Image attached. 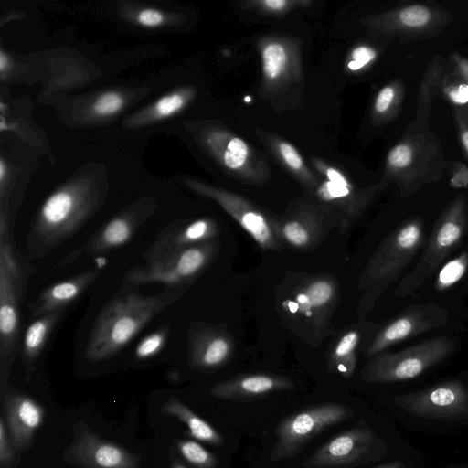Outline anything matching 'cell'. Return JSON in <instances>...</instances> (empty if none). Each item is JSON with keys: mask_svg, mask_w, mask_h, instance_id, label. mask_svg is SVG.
I'll return each instance as SVG.
<instances>
[{"mask_svg": "<svg viewBox=\"0 0 468 468\" xmlns=\"http://www.w3.org/2000/svg\"><path fill=\"white\" fill-rule=\"evenodd\" d=\"M178 295L172 291L151 296L133 290L120 291L94 321L84 351L85 358L99 362L115 356Z\"/></svg>", "mask_w": 468, "mask_h": 468, "instance_id": "6da1fadb", "label": "cell"}, {"mask_svg": "<svg viewBox=\"0 0 468 468\" xmlns=\"http://www.w3.org/2000/svg\"><path fill=\"white\" fill-rule=\"evenodd\" d=\"M97 199L87 186H63L48 197L28 231L31 252L44 254L77 233L95 211Z\"/></svg>", "mask_w": 468, "mask_h": 468, "instance_id": "7a4b0ae2", "label": "cell"}, {"mask_svg": "<svg viewBox=\"0 0 468 468\" xmlns=\"http://www.w3.org/2000/svg\"><path fill=\"white\" fill-rule=\"evenodd\" d=\"M455 342L435 336L403 350L372 356L361 370V378L372 384L406 381L415 378L449 356Z\"/></svg>", "mask_w": 468, "mask_h": 468, "instance_id": "3957f363", "label": "cell"}, {"mask_svg": "<svg viewBox=\"0 0 468 468\" xmlns=\"http://www.w3.org/2000/svg\"><path fill=\"white\" fill-rule=\"evenodd\" d=\"M353 408L341 403H321L307 407L281 420L275 428L276 441L271 461H285L299 454L316 436L350 419Z\"/></svg>", "mask_w": 468, "mask_h": 468, "instance_id": "277c9868", "label": "cell"}, {"mask_svg": "<svg viewBox=\"0 0 468 468\" xmlns=\"http://www.w3.org/2000/svg\"><path fill=\"white\" fill-rule=\"evenodd\" d=\"M424 239V227L415 219L396 229L368 261L361 283L380 293L410 264Z\"/></svg>", "mask_w": 468, "mask_h": 468, "instance_id": "5b68a950", "label": "cell"}, {"mask_svg": "<svg viewBox=\"0 0 468 468\" xmlns=\"http://www.w3.org/2000/svg\"><path fill=\"white\" fill-rule=\"evenodd\" d=\"M217 244L209 240L146 261L128 270L123 277L131 285L161 283L177 289L197 277L207 266L216 252Z\"/></svg>", "mask_w": 468, "mask_h": 468, "instance_id": "8992f818", "label": "cell"}, {"mask_svg": "<svg viewBox=\"0 0 468 468\" xmlns=\"http://www.w3.org/2000/svg\"><path fill=\"white\" fill-rule=\"evenodd\" d=\"M466 229L467 219L461 207L448 211L433 228L422 256L399 284L396 295L405 297L417 291L460 243Z\"/></svg>", "mask_w": 468, "mask_h": 468, "instance_id": "52a82bcc", "label": "cell"}, {"mask_svg": "<svg viewBox=\"0 0 468 468\" xmlns=\"http://www.w3.org/2000/svg\"><path fill=\"white\" fill-rule=\"evenodd\" d=\"M185 185L200 196L217 202L264 250H277L282 244L277 221L245 198L194 179Z\"/></svg>", "mask_w": 468, "mask_h": 468, "instance_id": "ba28073f", "label": "cell"}, {"mask_svg": "<svg viewBox=\"0 0 468 468\" xmlns=\"http://www.w3.org/2000/svg\"><path fill=\"white\" fill-rule=\"evenodd\" d=\"M393 400L409 413L423 418L453 420L468 417V387L458 380L399 395Z\"/></svg>", "mask_w": 468, "mask_h": 468, "instance_id": "9c48e42d", "label": "cell"}, {"mask_svg": "<svg viewBox=\"0 0 468 468\" xmlns=\"http://www.w3.org/2000/svg\"><path fill=\"white\" fill-rule=\"evenodd\" d=\"M378 436L367 424L336 434L311 455L303 466L305 468H340L361 464L376 445Z\"/></svg>", "mask_w": 468, "mask_h": 468, "instance_id": "30bf717a", "label": "cell"}, {"mask_svg": "<svg viewBox=\"0 0 468 468\" xmlns=\"http://www.w3.org/2000/svg\"><path fill=\"white\" fill-rule=\"evenodd\" d=\"M74 431L65 452L67 462L80 468H140L136 454L101 439L84 423L76 425Z\"/></svg>", "mask_w": 468, "mask_h": 468, "instance_id": "8fae6325", "label": "cell"}, {"mask_svg": "<svg viewBox=\"0 0 468 468\" xmlns=\"http://www.w3.org/2000/svg\"><path fill=\"white\" fill-rule=\"evenodd\" d=\"M447 311L434 303L409 307L374 337L366 355L375 356L388 346L407 338L446 324Z\"/></svg>", "mask_w": 468, "mask_h": 468, "instance_id": "7c38bea8", "label": "cell"}, {"mask_svg": "<svg viewBox=\"0 0 468 468\" xmlns=\"http://www.w3.org/2000/svg\"><path fill=\"white\" fill-rule=\"evenodd\" d=\"M25 284L16 281L0 266V361L10 369L20 335V309Z\"/></svg>", "mask_w": 468, "mask_h": 468, "instance_id": "4fadbf2b", "label": "cell"}, {"mask_svg": "<svg viewBox=\"0 0 468 468\" xmlns=\"http://www.w3.org/2000/svg\"><path fill=\"white\" fill-rule=\"evenodd\" d=\"M291 378L271 373L244 374L214 384L210 394L218 399L231 401H248L271 394L292 390Z\"/></svg>", "mask_w": 468, "mask_h": 468, "instance_id": "5bb4252c", "label": "cell"}, {"mask_svg": "<svg viewBox=\"0 0 468 468\" xmlns=\"http://www.w3.org/2000/svg\"><path fill=\"white\" fill-rule=\"evenodd\" d=\"M218 233L215 220L209 218H198L188 223L167 227L154 243L144 252V258L150 261L186 248L212 240Z\"/></svg>", "mask_w": 468, "mask_h": 468, "instance_id": "9a60e30c", "label": "cell"}, {"mask_svg": "<svg viewBox=\"0 0 468 468\" xmlns=\"http://www.w3.org/2000/svg\"><path fill=\"white\" fill-rule=\"evenodd\" d=\"M6 428L15 449L21 450L31 441L44 420L45 410L31 398L8 393L4 400Z\"/></svg>", "mask_w": 468, "mask_h": 468, "instance_id": "2e32d148", "label": "cell"}, {"mask_svg": "<svg viewBox=\"0 0 468 468\" xmlns=\"http://www.w3.org/2000/svg\"><path fill=\"white\" fill-rule=\"evenodd\" d=\"M232 350V340L227 334L211 328L202 329L193 333L189 339V364L198 370H215L229 361Z\"/></svg>", "mask_w": 468, "mask_h": 468, "instance_id": "e0dca14e", "label": "cell"}, {"mask_svg": "<svg viewBox=\"0 0 468 468\" xmlns=\"http://www.w3.org/2000/svg\"><path fill=\"white\" fill-rule=\"evenodd\" d=\"M100 272L94 268L48 286L30 305L31 317L64 310L95 282Z\"/></svg>", "mask_w": 468, "mask_h": 468, "instance_id": "ac0fdd59", "label": "cell"}, {"mask_svg": "<svg viewBox=\"0 0 468 468\" xmlns=\"http://www.w3.org/2000/svg\"><path fill=\"white\" fill-rule=\"evenodd\" d=\"M144 217L138 212L127 210L111 218L80 250L90 254H101L124 246L133 237Z\"/></svg>", "mask_w": 468, "mask_h": 468, "instance_id": "d6986e66", "label": "cell"}, {"mask_svg": "<svg viewBox=\"0 0 468 468\" xmlns=\"http://www.w3.org/2000/svg\"><path fill=\"white\" fill-rule=\"evenodd\" d=\"M335 296V286L327 278H316L304 284L289 300V311L300 314L304 318H318L333 303Z\"/></svg>", "mask_w": 468, "mask_h": 468, "instance_id": "ffe728a7", "label": "cell"}, {"mask_svg": "<svg viewBox=\"0 0 468 468\" xmlns=\"http://www.w3.org/2000/svg\"><path fill=\"white\" fill-rule=\"evenodd\" d=\"M322 218L313 213L303 212L277 221L279 234L282 241L295 247L307 248L318 242L324 228Z\"/></svg>", "mask_w": 468, "mask_h": 468, "instance_id": "44dd1931", "label": "cell"}, {"mask_svg": "<svg viewBox=\"0 0 468 468\" xmlns=\"http://www.w3.org/2000/svg\"><path fill=\"white\" fill-rule=\"evenodd\" d=\"M191 96L192 92L188 89L169 92L147 108L132 115L124 125L128 128H136L173 117L186 106Z\"/></svg>", "mask_w": 468, "mask_h": 468, "instance_id": "7402d4cb", "label": "cell"}, {"mask_svg": "<svg viewBox=\"0 0 468 468\" xmlns=\"http://www.w3.org/2000/svg\"><path fill=\"white\" fill-rule=\"evenodd\" d=\"M63 310L48 313L37 317L27 327L22 343V358L27 370L37 359L46 343L60 319Z\"/></svg>", "mask_w": 468, "mask_h": 468, "instance_id": "603a6c76", "label": "cell"}, {"mask_svg": "<svg viewBox=\"0 0 468 468\" xmlns=\"http://www.w3.org/2000/svg\"><path fill=\"white\" fill-rule=\"evenodd\" d=\"M161 410L185 423L189 434L194 439L215 446H221L225 443L223 436L210 423L197 415L178 399H168Z\"/></svg>", "mask_w": 468, "mask_h": 468, "instance_id": "cb8c5ba5", "label": "cell"}, {"mask_svg": "<svg viewBox=\"0 0 468 468\" xmlns=\"http://www.w3.org/2000/svg\"><path fill=\"white\" fill-rule=\"evenodd\" d=\"M206 144L218 155L224 165L231 170H239L245 166L250 157L247 143L239 137L227 135L221 132H213L207 136Z\"/></svg>", "mask_w": 468, "mask_h": 468, "instance_id": "d4e9b609", "label": "cell"}, {"mask_svg": "<svg viewBox=\"0 0 468 468\" xmlns=\"http://www.w3.org/2000/svg\"><path fill=\"white\" fill-rule=\"evenodd\" d=\"M316 196L320 200L341 209L345 214L343 229L360 213L361 204L357 202L353 194V187H346L330 181H324L316 188Z\"/></svg>", "mask_w": 468, "mask_h": 468, "instance_id": "484cf974", "label": "cell"}, {"mask_svg": "<svg viewBox=\"0 0 468 468\" xmlns=\"http://www.w3.org/2000/svg\"><path fill=\"white\" fill-rule=\"evenodd\" d=\"M360 335L349 330L337 340L330 355L329 365L333 372L350 378L356 367V348Z\"/></svg>", "mask_w": 468, "mask_h": 468, "instance_id": "4316f807", "label": "cell"}, {"mask_svg": "<svg viewBox=\"0 0 468 468\" xmlns=\"http://www.w3.org/2000/svg\"><path fill=\"white\" fill-rule=\"evenodd\" d=\"M262 69L269 80L278 79L285 70L288 56L285 48L278 43L267 44L261 51Z\"/></svg>", "mask_w": 468, "mask_h": 468, "instance_id": "83f0119b", "label": "cell"}, {"mask_svg": "<svg viewBox=\"0 0 468 468\" xmlns=\"http://www.w3.org/2000/svg\"><path fill=\"white\" fill-rule=\"evenodd\" d=\"M181 455L197 468H218V459L198 442L193 440L177 441Z\"/></svg>", "mask_w": 468, "mask_h": 468, "instance_id": "f1b7e54d", "label": "cell"}, {"mask_svg": "<svg viewBox=\"0 0 468 468\" xmlns=\"http://www.w3.org/2000/svg\"><path fill=\"white\" fill-rule=\"evenodd\" d=\"M468 267V252H463L447 262L441 270L436 280L437 290H444L457 282L464 274Z\"/></svg>", "mask_w": 468, "mask_h": 468, "instance_id": "f546056e", "label": "cell"}, {"mask_svg": "<svg viewBox=\"0 0 468 468\" xmlns=\"http://www.w3.org/2000/svg\"><path fill=\"white\" fill-rule=\"evenodd\" d=\"M169 335V326L165 325L145 335L136 346L135 357L144 360L156 356L164 347Z\"/></svg>", "mask_w": 468, "mask_h": 468, "instance_id": "4dcf8cb0", "label": "cell"}, {"mask_svg": "<svg viewBox=\"0 0 468 468\" xmlns=\"http://www.w3.org/2000/svg\"><path fill=\"white\" fill-rule=\"evenodd\" d=\"M124 104L125 101L122 94L107 91L94 101L91 111L98 117H110L121 112Z\"/></svg>", "mask_w": 468, "mask_h": 468, "instance_id": "1f68e13d", "label": "cell"}, {"mask_svg": "<svg viewBox=\"0 0 468 468\" xmlns=\"http://www.w3.org/2000/svg\"><path fill=\"white\" fill-rule=\"evenodd\" d=\"M134 19L136 23L143 27L155 28L163 26L166 22V16L158 9L146 7L139 10Z\"/></svg>", "mask_w": 468, "mask_h": 468, "instance_id": "d6a6232c", "label": "cell"}, {"mask_svg": "<svg viewBox=\"0 0 468 468\" xmlns=\"http://www.w3.org/2000/svg\"><path fill=\"white\" fill-rule=\"evenodd\" d=\"M401 22L409 27H420L430 19L429 10L420 5H413L403 9L399 14Z\"/></svg>", "mask_w": 468, "mask_h": 468, "instance_id": "836d02e7", "label": "cell"}, {"mask_svg": "<svg viewBox=\"0 0 468 468\" xmlns=\"http://www.w3.org/2000/svg\"><path fill=\"white\" fill-rule=\"evenodd\" d=\"M279 153L285 164L294 171L303 173V161L298 151L289 143L281 142L278 144Z\"/></svg>", "mask_w": 468, "mask_h": 468, "instance_id": "e575fe53", "label": "cell"}, {"mask_svg": "<svg viewBox=\"0 0 468 468\" xmlns=\"http://www.w3.org/2000/svg\"><path fill=\"white\" fill-rule=\"evenodd\" d=\"M375 57L374 49L365 46L357 47L352 51V60L348 62L347 67L351 70H358L372 61Z\"/></svg>", "mask_w": 468, "mask_h": 468, "instance_id": "d590c367", "label": "cell"}, {"mask_svg": "<svg viewBox=\"0 0 468 468\" xmlns=\"http://www.w3.org/2000/svg\"><path fill=\"white\" fill-rule=\"evenodd\" d=\"M4 419L0 420V463L2 466H8L13 458V449L11 439L6 431Z\"/></svg>", "mask_w": 468, "mask_h": 468, "instance_id": "8d00e7d4", "label": "cell"}, {"mask_svg": "<svg viewBox=\"0 0 468 468\" xmlns=\"http://www.w3.org/2000/svg\"><path fill=\"white\" fill-rule=\"evenodd\" d=\"M411 150L409 146L401 144L393 148L388 157V164L394 167H405L411 161Z\"/></svg>", "mask_w": 468, "mask_h": 468, "instance_id": "74e56055", "label": "cell"}, {"mask_svg": "<svg viewBox=\"0 0 468 468\" xmlns=\"http://www.w3.org/2000/svg\"><path fill=\"white\" fill-rule=\"evenodd\" d=\"M393 97H394V90L392 88L385 87L384 89H382L380 90V92L378 93L377 100H376V103H375L376 110L378 112H385L389 107Z\"/></svg>", "mask_w": 468, "mask_h": 468, "instance_id": "f35d334b", "label": "cell"}, {"mask_svg": "<svg viewBox=\"0 0 468 468\" xmlns=\"http://www.w3.org/2000/svg\"><path fill=\"white\" fill-rule=\"evenodd\" d=\"M324 174L327 178V181L332 183L344 186L346 187H353L346 176L338 170L333 167H324Z\"/></svg>", "mask_w": 468, "mask_h": 468, "instance_id": "ab89813d", "label": "cell"}, {"mask_svg": "<svg viewBox=\"0 0 468 468\" xmlns=\"http://www.w3.org/2000/svg\"><path fill=\"white\" fill-rule=\"evenodd\" d=\"M450 96L452 99V101L456 103H465L468 101V85L462 84L460 85L457 90H452L450 92Z\"/></svg>", "mask_w": 468, "mask_h": 468, "instance_id": "60d3db41", "label": "cell"}, {"mask_svg": "<svg viewBox=\"0 0 468 468\" xmlns=\"http://www.w3.org/2000/svg\"><path fill=\"white\" fill-rule=\"evenodd\" d=\"M291 2L285 0H265L261 4L263 6L272 12H280L287 7Z\"/></svg>", "mask_w": 468, "mask_h": 468, "instance_id": "b9f144b4", "label": "cell"}, {"mask_svg": "<svg viewBox=\"0 0 468 468\" xmlns=\"http://www.w3.org/2000/svg\"><path fill=\"white\" fill-rule=\"evenodd\" d=\"M9 66H10V59H9L8 56L3 50H1V52H0V71H1L2 77L4 76L5 73L7 72Z\"/></svg>", "mask_w": 468, "mask_h": 468, "instance_id": "7bdbcfd3", "label": "cell"}, {"mask_svg": "<svg viewBox=\"0 0 468 468\" xmlns=\"http://www.w3.org/2000/svg\"><path fill=\"white\" fill-rule=\"evenodd\" d=\"M95 268L98 270H101L107 264V258L102 255H98L93 260Z\"/></svg>", "mask_w": 468, "mask_h": 468, "instance_id": "ee69618b", "label": "cell"}, {"mask_svg": "<svg viewBox=\"0 0 468 468\" xmlns=\"http://www.w3.org/2000/svg\"><path fill=\"white\" fill-rule=\"evenodd\" d=\"M6 176H7V168L5 164V161L3 159H1V161H0V183H1L2 187L5 184V179Z\"/></svg>", "mask_w": 468, "mask_h": 468, "instance_id": "f6af8a7d", "label": "cell"}, {"mask_svg": "<svg viewBox=\"0 0 468 468\" xmlns=\"http://www.w3.org/2000/svg\"><path fill=\"white\" fill-rule=\"evenodd\" d=\"M376 468H404V465L401 462L392 461V462L383 463Z\"/></svg>", "mask_w": 468, "mask_h": 468, "instance_id": "bcb514c9", "label": "cell"}, {"mask_svg": "<svg viewBox=\"0 0 468 468\" xmlns=\"http://www.w3.org/2000/svg\"><path fill=\"white\" fill-rule=\"evenodd\" d=\"M463 143L465 148L468 150V131L463 134Z\"/></svg>", "mask_w": 468, "mask_h": 468, "instance_id": "7dc6e473", "label": "cell"}, {"mask_svg": "<svg viewBox=\"0 0 468 468\" xmlns=\"http://www.w3.org/2000/svg\"><path fill=\"white\" fill-rule=\"evenodd\" d=\"M172 468H186V467L185 465H183L182 463L176 462L173 464Z\"/></svg>", "mask_w": 468, "mask_h": 468, "instance_id": "c3c4849f", "label": "cell"}, {"mask_svg": "<svg viewBox=\"0 0 468 468\" xmlns=\"http://www.w3.org/2000/svg\"><path fill=\"white\" fill-rule=\"evenodd\" d=\"M250 101V97H246V98H245V101H247V102H248V101Z\"/></svg>", "mask_w": 468, "mask_h": 468, "instance_id": "681fc988", "label": "cell"}]
</instances>
